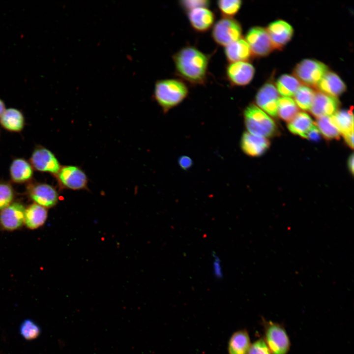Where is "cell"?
<instances>
[{"label":"cell","instance_id":"obj_4","mask_svg":"<svg viewBox=\"0 0 354 354\" xmlns=\"http://www.w3.org/2000/svg\"><path fill=\"white\" fill-rule=\"evenodd\" d=\"M264 339L271 354H288L291 347L290 337L284 326L263 319Z\"/></svg>","mask_w":354,"mask_h":354},{"label":"cell","instance_id":"obj_24","mask_svg":"<svg viewBox=\"0 0 354 354\" xmlns=\"http://www.w3.org/2000/svg\"><path fill=\"white\" fill-rule=\"evenodd\" d=\"M315 125L310 116L304 112H299L288 124V128L293 134L301 137L307 134Z\"/></svg>","mask_w":354,"mask_h":354},{"label":"cell","instance_id":"obj_18","mask_svg":"<svg viewBox=\"0 0 354 354\" xmlns=\"http://www.w3.org/2000/svg\"><path fill=\"white\" fill-rule=\"evenodd\" d=\"M316 87L319 91L337 97L346 90V86L341 78L335 72L328 71Z\"/></svg>","mask_w":354,"mask_h":354},{"label":"cell","instance_id":"obj_3","mask_svg":"<svg viewBox=\"0 0 354 354\" xmlns=\"http://www.w3.org/2000/svg\"><path fill=\"white\" fill-rule=\"evenodd\" d=\"M245 126L248 132L264 138L272 137L278 132L274 121L254 104H250L243 112Z\"/></svg>","mask_w":354,"mask_h":354},{"label":"cell","instance_id":"obj_17","mask_svg":"<svg viewBox=\"0 0 354 354\" xmlns=\"http://www.w3.org/2000/svg\"><path fill=\"white\" fill-rule=\"evenodd\" d=\"M270 146L269 141L266 138L245 132L240 140V147L243 152L251 157H258L266 152Z\"/></svg>","mask_w":354,"mask_h":354},{"label":"cell","instance_id":"obj_23","mask_svg":"<svg viewBox=\"0 0 354 354\" xmlns=\"http://www.w3.org/2000/svg\"><path fill=\"white\" fill-rule=\"evenodd\" d=\"M248 331L242 329L235 332L229 341V354H248L251 345Z\"/></svg>","mask_w":354,"mask_h":354},{"label":"cell","instance_id":"obj_9","mask_svg":"<svg viewBox=\"0 0 354 354\" xmlns=\"http://www.w3.org/2000/svg\"><path fill=\"white\" fill-rule=\"evenodd\" d=\"M244 39L253 56L263 57L269 55L274 49L267 31L264 28L252 27L247 31Z\"/></svg>","mask_w":354,"mask_h":354},{"label":"cell","instance_id":"obj_15","mask_svg":"<svg viewBox=\"0 0 354 354\" xmlns=\"http://www.w3.org/2000/svg\"><path fill=\"white\" fill-rule=\"evenodd\" d=\"M273 49L280 50L291 39L294 30L287 22L278 20L271 23L266 29Z\"/></svg>","mask_w":354,"mask_h":354},{"label":"cell","instance_id":"obj_25","mask_svg":"<svg viewBox=\"0 0 354 354\" xmlns=\"http://www.w3.org/2000/svg\"><path fill=\"white\" fill-rule=\"evenodd\" d=\"M332 123L344 135L354 131V116L352 110H341L330 116Z\"/></svg>","mask_w":354,"mask_h":354},{"label":"cell","instance_id":"obj_28","mask_svg":"<svg viewBox=\"0 0 354 354\" xmlns=\"http://www.w3.org/2000/svg\"><path fill=\"white\" fill-rule=\"evenodd\" d=\"M315 92L310 87L300 86L294 94V101L300 109L308 111L312 105Z\"/></svg>","mask_w":354,"mask_h":354},{"label":"cell","instance_id":"obj_11","mask_svg":"<svg viewBox=\"0 0 354 354\" xmlns=\"http://www.w3.org/2000/svg\"><path fill=\"white\" fill-rule=\"evenodd\" d=\"M30 163L36 171L51 173L56 175L61 165L54 154L49 149L38 146L33 151Z\"/></svg>","mask_w":354,"mask_h":354},{"label":"cell","instance_id":"obj_2","mask_svg":"<svg viewBox=\"0 0 354 354\" xmlns=\"http://www.w3.org/2000/svg\"><path fill=\"white\" fill-rule=\"evenodd\" d=\"M187 84L180 79L157 80L154 85L153 98L164 113L179 105L187 97Z\"/></svg>","mask_w":354,"mask_h":354},{"label":"cell","instance_id":"obj_32","mask_svg":"<svg viewBox=\"0 0 354 354\" xmlns=\"http://www.w3.org/2000/svg\"><path fill=\"white\" fill-rule=\"evenodd\" d=\"M14 197V192L12 186L5 181L0 182V210L4 209L10 205Z\"/></svg>","mask_w":354,"mask_h":354},{"label":"cell","instance_id":"obj_7","mask_svg":"<svg viewBox=\"0 0 354 354\" xmlns=\"http://www.w3.org/2000/svg\"><path fill=\"white\" fill-rule=\"evenodd\" d=\"M55 176L61 188L75 191L88 188V177L86 173L78 166H61Z\"/></svg>","mask_w":354,"mask_h":354},{"label":"cell","instance_id":"obj_19","mask_svg":"<svg viewBox=\"0 0 354 354\" xmlns=\"http://www.w3.org/2000/svg\"><path fill=\"white\" fill-rule=\"evenodd\" d=\"M224 53L229 63L248 61L253 56L248 43L242 38L225 47Z\"/></svg>","mask_w":354,"mask_h":354},{"label":"cell","instance_id":"obj_30","mask_svg":"<svg viewBox=\"0 0 354 354\" xmlns=\"http://www.w3.org/2000/svg\"><path fill=\"white\" fill-rule=\"evenodd\" d=\"M242 4L240 0H220L217 1L218 8L224 18H233L240 10Z\"/></svg>","mask_w":354,"mask_h":354},{"label":"cell","instance_id":"obj_27","mask_svg":"<svg viewBox=\"0 0 354 354\" xmlns=\"http://www.w3.org/2000/svg\"><path fill=\"white\" fill-rule=\"evenodd\" d=\"M298 112V107L294 99L289 97L279 98L277 114L282 120L290 122Z\"/></svg>","mask_w":354,"mask_h":354},{"label":"cell","instance_id":"obj_39","mask_svg":"<svg viewBox=\"0 0 354 354\" xmlns=\"http://www.w3.org/2000/svg\"><path fill=\"white\" fill-rule=\"evenodd\" d=\"M348 167L350 173L353 175L354 174V154H352L348 160Z\"/></svg>","mask_w":354,"mask_h":354},{"label":"cell","instance_id":"obj_8","mask_svg":"<svg viewBox=\"0 0 354 354\" xmlns=\"http://www.w3.org/2000/svg\"><path fill=\"white\" fill-rule=\"evenodd\" d=\"M28 196L35 204L46 208L55 206L59 201V194L54 187L38 182L29 183L27 188Z\"/></svg>","mask_w":354,"mask_h":354},{"label":"cell","instance_id":"obj_13","mask_svg":"<svg viewBox=\"0 0 354 354\" xmlns=\"http://www.w3.org/2000/svg\"><path fill=\"white\" fill-rule=\"evenodd\" d=\"M25 210L22 204L11 203L0 211V227L7 231H13L20 228L24 223Z\"/></svg>","mask_w":354,"mask_h":354},{"label":"cell","instance_id":"obj_34","mask_svg":"<svg viewBox=\"0 0 354 354\" xmlns=\"http://www.w3.org/2000/svg\"><path fill=\"white\" fill-rule=\"evenodd\" d=\"M248 354H271L263 338H261L252 343Z\"/></svg>","mask_w":354,"mask_h":354},{"label":"cell","instance_id":"obj_12","mask_svg":"<svg viewBox=\"0 0 354 354\" xmlns=\"http://www.w3.org/2000/svg\"><path fill=\"white\" fill-rule=\"evenodd\" d=\"M278 93L272 82L266 83L258 90L255 101L259 108L273 117L278 115Z\"/></svg>","mask_w":354,"mask_h":354},{"label":"cell","instance_id":"obj_38","mask_svg":"<svg viewBox=\"0 0 354 354\" xmlns=\"http://www.w3.org/2000/svg\"><path fill=\"white\" fill-rule=\"evenodd\" d=\"M343 137L347 145L353 149L354 147V131L343 135Z\"/></svg>","mask_w":354,"mask_h":354},{"label":"cell","instance_id":"obj_20","mask_svg":"<svg viewBox=\"0 0 354 354\" xmlns=\"http://www.w3.org/2000/svg\"><path fill=\"white\" fill-rule=\"evenodd\" d=\"M9 173L12 181L23 183L30 180L33 174V168L30 162L26 159L18 158L11 163Z\"/></svg>","mask_w":354,"mask_h":354},{"label":"cell","instance_id":"obj_31","mask_svg":"<svg viewBox=\"0 0 354 354\" xmlns=\"http://www.w3.org/2000/svg\"><path fill=\"white\" fill-rule=\"evenodd\" d=\"M41 332L40 327L30 319L25 320L20 325V333L27 340H32L37 338Z\"/></svg>","mask_w":354,"mask_h":354},{"label":"cell","instance_id":"obj_10","mask_svg":"<svg viewBox=\"0 0 354 354\" xmlns=\"http://www.w3.org/2000/svg\"><path fill=\"white\" fill-rule=\"evenodd\" d=\"M255 71L248 61L231 62L226 67L225 76L232 87L245 86L251 82Z\"/></svg>","mask_w":354,"mask_h":354},{"label":"cell","instance_id":"obj_16","mask_svg":"<svg viewBox=\"0 0 354 354\" xmlns=\"http://www.w3.org/2000/svg\"><path fill=\"white\" fill-rule=\"evenodd\" d=\"M187 14L190 25L198 32L207 31L215 23V14L208 7L196 8L187 12Z\"/></svg>","mask_w":354,"mask_h":354},{"label":"cell","instance_id":"obj_21","mask_svg":"<svg viewBox=\"0 0 354 354\" xmlns=\"http://www.w3.org/2000/svg\"><path fill=\"white\" fill-rule=\"evenodd\" d=\"M0 124L9 131L19 132L24 128L25 119L20 111L11 108L5 109L0 117Z\"/></svg>","mask_w":354,"mask_h":354},{"label":"cell","instance_id":"obj_36","mask_svg":"<svg viewBox=\"0 0 354 354\" xmlns=\"http://www.w3.org/2000/svg\"><path fill=\"white\" fill-rule=\"evenodd\" d=\"M178 163L180 168L184 170L189 169L193 164L192 159L186 155L180 157L178 160Z\"/></svg>","mask_w":354,"mask_h":354},{"label":"cell","instance_id":"obj_14","mask_svg":"<svg viewBox=\"0 0 354 354\" xmlns=\"http://www.w3.org/2000/svg\"><path fill=\"white\" fill-rule=\"evenodd\" d=\"M340 102L337 97L321 92H315L310 112L314 117L319 118L331 116L338 111Z\"/></svg>","mask_w":354,"mask_h":354},{"label":"cell","instance_id":"obj_37","mask_svg":"<svg viewBox=\"0 0 354 354\" xmlns=\"http://www.w3.org/2000/svg\"><path fill=\"white\" fill-rule=\"evenodd\" d=\"M321 133L315 124L307 134L306 138L312 141H318L320 139Z\"/></svg>","mask_w":354,"mask_h":354},{"label":"cell","instance_id":"obj_1","mask_svg":"<svg viewBox=\"0 0 354 354\" xmlns=\"http://www.w3.org/2000/svg\"><path fill=\"white\" fill-rule=\"evenodd\" d=\"M210 57L192 46L181 48L172 57L176 75L192 85H205Z\"/></svg>","mask_w":354,"mask_h":354},{"label":"cell","instance_id":"obj_33","mask_svg":"<svg viewBox=\"0 0 354 354\" xmlns=\"http://www.w3.org/2000/svg\"><path fill=\"white\" fill-rule=\"evenodd\" d=\"M180 7L186 13L199 7H208L210 1L207 0H183L179 1Z\"/></svg>","mask_w":354,"mask_h":354},{"label":"cell","instance_id":"obj_22","mask_svg":"<svg viewBox=\"0 0 354 354\" xmlns=\"http://www.w3.org/2000/svg\"><path fill=\"white\" fill-rule=\"evenodd\" d=\"M47 216L46 208L34 203L26 209L24 223L28 228L35 229L44 224Z\"/></svg>","mask_w":354,"mask_h":354},{"label":"cell","instance_id":"obj_29","mask_svg":"<svg viewBox=\"0 0 354 354\" xmlns=\"http://www.w3.org/2000/svg\"><path fill=\"white\" fill-rule=\"evenodd\" d=\"M316 125L320 133L326 139H338L340 137L341 133L331 122L330 116L317 118Z\"/></svg>","mask_w":354,"mask_h":354},{"label":"cell","instance_id":"obj_35","mask_svg":"<svg viewBox=\"0 0 354 354\" xmlns=\"http://www.w3.org/2000/svg\"><path fill=\"white\" fill-rule=\"evenodd\" d=\"M213 271L215 277L220 279L223 277V273L220 264V260L218 256L214 255L213 262Z\"/></svg>","mask_w":354,"mask_h":354},{"label":"cell","instance_id":"obj_6","mask_svg":"<svg viewBox=\"0 0 354 354\" xmlns=\"http://www.w3.org/2000/svg\"><path fill=\"white\" fill-rule=\"evenodd\" d=\"M328 71V67L323 62L316 59H305L296 64L294 74L300 83L316 87Z\"/></svg>","mask_w":354,"mask_h":354},{"label":"cell","instance_id":"obj_5","mask_svg":"<svg viewBox=\"0 0 354 354\" xmlns=\"http://www.w3.org/2000/svg\"><path fill=\"white\" fill-rule=\"evenodd\" d=\"M242 32V27L238 21L223 17L214 24L211 36L217 44L226 47L241 38Z\"/></svg>","mask_w":354,"mask_h":354},{"label":"cell","instance_id":"obj_40","mask_svg":"<svg viewBox=\"0 0 354 354\" xmlns=\"http://www.w3.org/2000/svg\"><path fill=\"white\" fill-rule=\"evenodd\" d=\"M5 110V105L3 102L0 99V117Z\"/></svg>","mask_w":354,"mask_h":354},{"label":"cell","instance_id":"obj_26","mask_svg":"<svg viewBox=\"0 0 354 354\" xmlns=\"http://www.w3.org/2000/svg\"><path fill=\"white\" fill-rule=\"evenodd\" d=\"M276 88L278 93L283 97L294 96L300 83L294 76L289 74H284L279 77L276 83Z\"/></svg>","mask_w":354,"mask_h":354}]
</instances>
